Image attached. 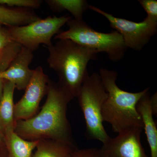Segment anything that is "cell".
I'll return each mask as SVG.
<instances>
[{"label":"cell","instance_id":"cell-2","mask_svg":"<svg viewBox=\"0 0 157 157\" xmlns=\"http://www.w3.org/2000/svg\"><path fill=\"white\" fill-rule=\"evenodd\" d=\"M47 47L48 67L58 76L57 84L73 99L76 98L89 74L88 64L98 59L95 51L68 39L57 40Z\"/></svg>","mask_w":157,"mask_h":157},{"label":"cell","instance_id":"cell-14","mask_svg":"<svg viewBox=\"0 0 157 157\" xmlns=\"http://www.w3.org/2000/svg\"><path fill=\"white\" fill-rule=\"evenodd\" d=\"M7 157H32L39 140H25L11 130L4 134Z\"/></svg>","mask_w":157,"mask_h":157},{"label":"cell","instance_id":"cell-19","mask_svg":"<svg viewBox=\"0 0 157 157\" xmlns=\"http://www.w3.org/2000/svg\"><path fill=\"white\" fill-rule=\"evenodd\" d=\"M138 2L147 14V17L157 21L156 0H139Z\"/></svg>","mask_w":157,"mask_h":157},{"label":"cell","instance_id":"cell-20","mask_svg":"<svg viewBox=\"0 0 157 157\" xmlns=\"http://www.w3.org/2000/svg\"><path fill=\"white\" fill-rule=\"evenodd\" d=\"M70 157H104L101 149L76 148L72 152Z\"/></svg>","mask_w":157,"mask_h":157},{"label":"cell","instance_id":"cell-15","mask_svg":"<svg viewBox=\"0 0 157 157\" xmlns=\"http://www.w3.org/2000/svg\"><path fill=\"white\" fill-rule=\"evenodd\" d=\"M21 47L11 39L8 27L0 25V73L9 67Z\"/></svg>","mask_w":157,"mask_h":157},{"label":"cell","instance_id":"cell-23","mask_svg":"<svg viewBox=\"0 0 157 157\" xmlns=\"http://www.w3.org/2000/svg\"><path fill=\"white\" fill-rule=\"evenodd\" d=\"M4 83H5V80L2 78H0V101L2 97Z\"/></svg>","mask_w":157,"mask_h":157},{"label":"cell","instance_id":"cell-9","mask_svg":"<svg viewBox=\"0 0 157 157\" xmlns=\"http://www.w3.org/2000/svg\"><path fill=\"white\" fill-rule=\"evenodd\" d=\"M140 128L126 130L110 137L101 148L104 157H149L141 142Z\"/></svg>","mask_w":157,"mask_h":157},{"label":"cell","instance_id":"cell-3","mask_svg":"<svg viewBox=\"0 0 157 157\" xmlns=\"http://www.w3.org/2000/svg\"><path fill=\"white\" fill-rule=\"evenodd\" d=\"M99 71L101 81L107 94L102 111L104 122L109 123L113 132L118 134L130 129H143L137 105L149 88L139 92L125 91L116 84L118 76L116 71L105 68H101Z\"/></svg>","mask_w":157,"mask_h":157},{"label":"cell","instance_id":"cell-11","mask_svg":"<svg viewBox=\"0 0 157 157\" xmlns=\"http://www.w3.org/2000/svg\"><path fill=\"white\" fill-rule=\"evenodd\" d=\"M151 150V157H157V128L150 104L149 90L140 98L137 105Z\"/></svg>","mask_w":157,"mask_h":157},{"label":"cell","instance_id":"cell-8","mask_svg":"<svg viewBox=\"0 0 157 157\" xmlns=\"http://www.w3.org/2000/svg\"><path fill=\"white\" fill-rule=\"evenodd\" d=\"M49 81L48 76L44 73L41 66L34 69L24 94L14 104L15 121L29 119L37 114L40 102L47 94Z\"/></svg>","mask_w":157,"mask_h":157},{"label":"cell","instance_id":"cell-22","mask_svg":"<svg viewBox=\"0 0 157 157\" xmlns=\"http://www.w3.org/2000/svg\"><path fill=\"white\" fill-rule=\"evenodd\" d=\"M151 107L154 116L157 114V94L155 93L152 96H150Z\"/></svg>","mask_w":157,"mask_h":157},{"label":"cell","instance_id":"cell-6","mask_svg":"<svg viewBox=\"0 0 157 157\" xmlns=\"http://www.w3.org/2000/svg\"><path fill=\"white\" fill-rule=\"evenodd\" d=\"M71 18L68 15L48 16L26 25L8 28L14 42L34 52L41 44L47 47L52 45V37L59 33L62 27Z\"/></svg>","mask_w":157,"mask_h":157},{"label":"cell","instance_id":"cell-7","mask_svg":"<svg viewBox=\"0 0 157 157\" xmlns=\"http://www.w3.org/2000/svg\"><path fill=\"white\" fill-rule=\"evenodd\" d=\"M89 9L101 14L108 21L110 27L121 36L127 48L141 51L157 33V21L148 17L141 22H136L116 17L95 6L90 5Z\"/></svg>","mask_w":157,"mask_h":157},{"label":"cell","instance_id":"cell-16","mask_svg":"<svg viewBox=\"0 0 157 157\" xmlns=\"http://www.w3.org/2000/svg\"><path fill=\"white\" fill-rule=\"evenodd\" d=\"M76 145L50 140H39L32 157H70Z\"/></svg>","mask_w":157,"mask_h":157},{"label":"cell","instance_id":"cell-21","mask_svg":"<svg viewBox=\"0 0 157 157\" xmlns=\"http://www.w3.org/2000/svg\"><path fill=\"white\" fill-rule=\"evenodd\" d=\"M0 157H7V151H6V144H5V136L1 127H0Z\"/></svg>","mask_w":157,"mask_h":157},{"label":"cell","instance_id":"cell-1","mask_svg":"<svg viewBox=\"0 0 157 157\" xmlns=\"http://www.w3.org/2000/svg\"><path fill=\"white\" fill-rule=\"evenodd\" d=\"M46 95L40 112L29 119L15 121L14 132L29 141L50 140L75 145L67 115L68 104L73 98L50 80Z\"/></svg>","mask_w":157,"mask_h":157},{"label":"cell","instance_id":"cell-13","mask_svg":"<svg viewBox=\"0 0 157 157\" xmlns=\"http://www.w3.org/2000/svg\"><path fill=\"white\" fill-rule=\"evenodd\" d=\"M40 19L33 9L11 8L0 5V25L5 26L26 25Z\"/></svg>","mask_w":157,"mask_h":157},{"label":"cell","instance_id":"cell-18","mask_svg":"<svg viewBox=\"0 0 157 157\" xmlns=\"http://www.w3.org/2000/svg\"><path fill=\"white\" fill-rule=\"evenodd\" d=\"M42 2L41 0H0V5L19 9H38Z\"/></svg>","mask_w":157,"mask_h":157},{"label":"cell","instance_id":"cell-17","mask_svg":"<svg viewBox=\"0 0 157 157\" xmlns=\"http://www.w3.org/2000/svg\"><path fill=\"white\" fill-rule=\"evenodd\" d=\"M45 2L52 10L57 12L69 11L74 19H82L90 5L84 0H46Z\"/></svg>","mask_w":157,"mask_h":157},{"label":"cell","instance_id":"cell-5","mask_svg":"<svg viewBox=\"0 0 157 157\" xmlns=\"http://www.w3.org/2000/svg\"><path fill=\"white\" fill-rule=\"evenodd\" d=\"M76 98L85 121L87 139L105 143L110 137L103 125L102 111L107 94L98 73L87 75Z\"/></svg>","mask_w":157,"mask_h":157},{"label":"cell","instance_id":"cell-4","mask_svg":"<svg viewBox=\"0 0 157 157\" xmlns=\"http://www.w3.org/2000/svg\"><path fill=\"white\" fill-rule=\"evenodd\" d=\"M67 24L68 29L59 32L55 36L54 39H68L98 53L105 52L112 62L120 61L123 58L127 48L117 31L109 33L98 32L82 19L72 18Z\"/></svg>","mask_w":157,"mask_h":157},{"label":"cell","instance_id":"cell-12","mask_svg":"<svg viewBox=\"0 0 157 157\" xmlns=\"http://www.w3.org/2000/svg\"><path fill=\"white\" fill-rule=\"evenodd\" d=\"M16 89L12 82L5 80L2 97L0 101V127L3 133L14 130V95Z\"/></svg>","mask_w":157,"mask_h":157},{"label":"cell","instance_id":"cell-10","mask_svg":"<svg viewBox=\"0 0 157 157\" xmlns=\"http://www.w3.org/2000/svg\"><path fill=\"white\" fill-rule=\"evenodd\" d=\"M33 57V52L21 46L9 67L0 73V78L12 82L16 89L25 90L33 74L29 68Z\"/></svg>","mask_w":157,"mask_h":157}]
</instances>
